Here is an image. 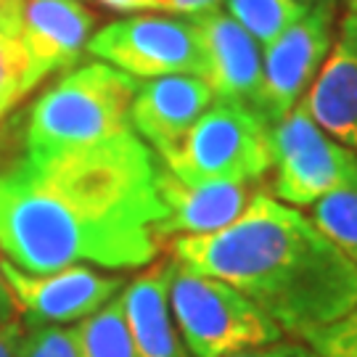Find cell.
<instances>
[{
	"label": "cell",
	"instance_id": "cell-1",
	"mask_svg": "<svg viewBox=\"0 0 357 357\" xmlns=\"http://www.w3.org/2000/svg\"><path fill=\"white\" fill-rule=\"evenodd\" d=\"M156 175L135 130L53 156L0 146V255L26 273L151 265L165 220Z\"/></svg>",
	"mask_w": 357,
	"mask_h": 357
},
{
	"label": "cell",
	"instance_id": "cell-2",
	"mask_svg": "<svg viewBox=\"0 0 357 357\" xmlns=\"http://www.w3.org/2000/svg\"><path fill=\"white\" fill-rule=\"evenodd\" d=\"M172 262L230 283L296 339L357 302L355 265L310 217L265 191L222 230L175 238Z\"/></svg>",
	"mask_w": 357,
	"mask_h": 357
},
{
	"label": "cell",
	"instance_id": "cell-3",
	"mask_svg": "<svg viewBox=\"0 0 357 357\" xmlns=\"http://www.w3.org/2000/svg\"><path fill=\"white\" fill-rule=\"evenodd\" d=\"M138 79L106 61L72 66L56 85L40 93L19 125L16 151L53 156L96 146L132 130L130 106Z\"/></svg>",
	"mask_w": 357,
	"mask_h": 357
},
{
	"label": "cell",
	"instance_id": "cell-4",
	"mask_svg": "<svg viewBox=\"0 0 357 357\" xmlns=\"http://www.w3.org/2000/svg\"><path fill=\"white\" fill-rule=\"evenodd\" d=\"M167 299L180 342L193 357H230L286 336L281 326L238 289L212 275L183 270L175 262Z\"/></svg>",
	"mask_w": 357,
	"mask_h": 357
},
{
	"label": "cell",
	"instance_id": "cell-5",
	"mask_svg": "<svg viewBox=\"0 0 357 357\" xmlns=\"http://www.w3.org/2000/svg\"><path fill=\"white\" fill-rule=\"evenodd\" d=\"M159 162L188 185L259 183L273 169V125L243 103L215 98L178 149Z\"/></svg>",
	"mask_w": 357,
	"mask_h": 357
},
{
	"label": "cell",
	"instance_id": "cell-6",
	"mask_svg": "<svg viewBox=\"0 0 357 357\" xmlns=\"http://www.w3.org/2000/svg\"><path fill=\"white\" fill-rule=\"evenodd\" d=\"M273 193L289 206H312L323 196L357 191V151L310 116L302 101L273 128Z\"/></svg>",
	"mask_w": 357,
	"mask_h": 357
},
{
	"label": "cell",
	"instance_id": "cell-7",
	"mask_svg": "<svg viewBox=\"0 0 357 357\" xmlns=\"http://www.w3.org/2000/svg\"><path fill=\"white\" fill-rule=\"evenodd\" d=\"M88 53L135 79L204 77V53L191 16L132 13L93 32Z\"/></svg>",
	"mask_w": 357,
	"mask_h": 357
},
{
	"label": "cell",
	"instance_id": "cell-8",
	"mask_svg": "<svg viewBox=\"0 0 357 357\" xmlns=\"http://www.w3.org/2000/svg\"><path fill=\"white\" fill-rule=\"evenodd\" d=\"M0 273L13 296L16 312L32 326L82 323L116 299L125 281L103 275L88 265H69L53 273H26L0 259Z\"/></svg>",
	"mask_w": 357,
	"mask_h": 357
},
{
	"label": "cell",
	"instance_id": "cell-9",
	"mask_svg": "<svg viewBox=\"0 0 357 357\" xmlns=\"http://www.w3.org/2000/svg\"><path fill=\"white\" fill-rule=\"evenodd\" d=\"M336 0H320L291 24L275 43L262 51L265 64V101L262 116L275 128L296 103L305 98L312 79L333 45Z\"/></svg>",
	"mask_w": 357,
	"mask_h": 357
},
{
	"label": "cell",
	"instance_id": "cell-10",
	"mask_svg": "<svg viewBox=\"0 0 357 357\" xmlns=\"http://www.w3.org/2000/svg\"><path fill=\"white\" fill-rule=\"evenodd\" d=\"M191 19L202 40L204 79L209 82L215 98L243 103L262 114V101H265L262 45L228 11L217 8Z\"/></svg>",
	"mask_w": 357,
	"mask_h": 357
},
{
	"label": "cell",
	"instance_id": "cell-11",
	"mask_svg": "<svg viewBox=\"0 0 357 357\" xmlns=\"http://www.w3.org/2000/svg\"><path fill=\"white\" fill-rule=\"evenodd\" d=\"M96 13L85 0H26L19 43L26 59V88L35 90L53 72L72 69L88 51Z\"/></svg>",
	"mask_w": 357,
	"mask_h": 357
},
{
	"label": "cell",
	"instance_id": "cell-12",
	"mask_svg": "<svg viewBox=\"0 0 357 357\" xmlns=\"http://www.w3.org/2000/svg\"><path fill=\"white\" fill-rule=\"evenodd\" d=\"M212 101L215 93L204 77L169 75L138 79L130 125L159 159H165L183 143Z\"/></svg>",
	"mask_w": 357,
	"mask_h": 357
},
{
	"label": "cell",
	"instance_id": "cell-13",
	"mask_svg": "<svg viewBox=\"0 0 357 357\" xmlns=\"http://www.w3.org/2000/svg\"><path fill=\"white\" fill-rule=\"evenodd\" d=\"M302 103L318 128L357 151V13L339 19L331 51Z\"/></svg>",
	"mask_w": 357,
	"mask_h": 357
},
{
	"label": "cell",
	"instance_id": "cell-14",
	"mask_svg": "<svg viewBox=\"0 0 357 357\" xmlns=\"http://www.w3.org/2000/svg\"><path fill=\"white\" fill-rule=\"evenodd\" d=\"M159 196L165 204V220L159 222V241L180 236H204L230 225L255 199L257 183H206L188 185L167 172L159 162Z\"/></svg>",
	"mask_w": 357,
	"mask_h": 357
},
{
	"label": "cell",
	"instance_id": "cell-15",
	"mask_svg": "<svg viewBox=\"0 0 357 357\" xmlns=\"http://www.w3.org/2000/svg\"><path fill=\"white\" fill-rule=\"evenodd\" d=\"M169 273L172 262H159L122 289L135 357H185V347L169 315Z\"/></svg>",
	"mask_w": 357,
	"mask_h": 357
},
{
	"label": "cell",
	"instance_id": "cell-16",
	"mask_svg": "<svg viewBox=\"0 0 357 357\" xmlns=\"http://www.w3.org/2000/svg\"><path fill=\"white\" fill-rule=\"evenodd\" d=\"M79 357H135L122 294L75 326Z\"/></svg>",
	"mask_w": 357,
	"mask_h": 357
},
{
	"label": "cell",
	"instance_id": "cell-17",
	"mask_svg": "<svg viewBox=\"0 0 357 357\" xmlns=\"http://www.w3.org/2000/svg\"><path fill=\"white\" fill-rule=\"evenodd\" d=\"M222 6L262 45V51L296 24L310 8L299 0H225Z\"/></svg>",
	"mask_w": 357,
	"mask_h": 357
},
{
	"label": "cell",
	"instance_id": "cell-18",
	"mask_svg": "<svg viewBox=\"0 0 357 357\" xmlns=\"http://www.w3.org/2000/svg\"><path fill=\"white\" fill-rule=\"evenodd\" d=\"M310 209L315 228L357 268V191L323 196Z\"/></svg>",
	"mask_w": 357,
	"mask_h": 357
},
{
	"label": "cell",
	"instance_id": "cell-19",
	"mask_svg": "<svg viewBox=\"0 0 357 357\" xmlns=\"http://www.w3.org/2000/svg\"><path fill=\"white\" fill-rule=\"evenodd\" d=\"M305 342L318 357H357V302L342 318L305 333Z\"/></svg>",
	"mask_w": 357,
	"mask_h": 357
},
{
	"label": "cell",
	"instance_id": "cell-20",
	"mask_svg": "<svg viewBox=\"0 0 357 357\" xmlns=\"http://www.w3.org/2000/svg\"><path fill=\"white\" fill-rule=\"evenodd\" d=\"M26 93V59L22 43L13 35L0 32V116L8 114Z\"/></svg>",
	"mask_w": 357,
	"mask_h": 357
},
{
	"label": "cell",
	"instance_id": "cell-21",
	"mask_svg": "<svg viewBox=\"0 0 357 357\" xmlns=\"http://www.w3.org/2000/svg\"><path fill=\"white\" fill-rule=\"evenodd\" d=\"M19 357H79L75 328L38 326L24 331Z\"/></svg>",
	"mask_w": 357,
	"mask_h": 357
},
{
	"label": "cell",
	"instance_id": "cell-22",
	"mask_svg": "<svg viewBox=\"0 0 357 357\" xmlns=\"http://www.w3.org/2000/svg\"><path fill=\"white\" fill-rule=\"evenodd\" d=\"M230 357H318V355L305 342H286V339H281V342H273V344L243 349V352Z\"/></svg>",
	"mask_w": 357,
	"mask_h": 357
},
{
	"label": "cell",
	"instance_id": "cell-23",
	"mask_svg": "<svg viewBox=\"0 0 357 357\" xmlns=\"http://www.w3.org/2000/svg\"><path fill=\"white\" fill-rule=\"evenodd\" d=\"M225 0H165L162 11L175 16H202V13L217 11Z\"/></svg>",
	"mask_w": 357,
	"mask_h": 357
},
{
	"label": "cell",
	"instance_id": "cell-24",
	"mask_svg": "<svg viewBox=\"0 0 357 357\" xmlns=\"http://www.w3.org/2000/svg\"><path fill=\"white\" fill-rule=\"evenodd\" d=\"M26 0H0V32L19 38Z\"/></svg>",
	"mask_w": 357,
	"mask_h": 357
},
{
	"label": "cell",
	"instance_id": "cell-25",
	"mask_svg": "<svg viewBox=\"0 0 357 357\" xmlns=\"http://www.w3.org/2000/svg\"><path fill=\"white\" fill-rule=\"evenodd\" d=\"M22 339H24V326L19 320L0 326V357H19Z\"/></svg>",
	"mask_w": 357,
	"mask_h": 357
},
{
	"label": "cell",
	"instance_id": "cell-26",
	"mask_svg": "<svg viewBox=\"0 0 357 357\" xmlns=\"http://www.w3.org/2000/svg\"><path fill=\"white\" fill-rule=\"evenodd\" d=\"M96 3L116 13H146L165 8V0H96Z\"/></svg>",
	"mask_w": 357,
	"mask_h": 357
},
{
	"label": "cell",
	"instance_id": "cell-27",
	"mask_svg": "<svg viewBox=\"0 0 357 357\" xmlns=\"http://www.w3.org/2000/svg\"><path fill=\"white\" fill-rule=\"evenodd\" d=\"M11 320H19V312H16V305H13V296L8 291V286L3 281V273H0V326L11 323Z\"/></svg>",
	"mask_w": 357,
	"mask_h": 357
},
{
	"label": "cell",
	"instance_id": "cell-28",
	"mask_svg": "<svg viewBox=\"0 0 357 357\" xmlns=\"http://www.w3.org/2000/svg\"><path fill=\"white\" fill-rule=\"evenodd\" d=\"M342 3H344V6H347V8H349L352 13H357V0H342Z\"/></svg>",
	"mask_w": 357,
	"mask_h": 357
},
{
	"label": "cell",
	"instance_id": "cell-29",
	"mask_svg": "<svg viewBox=\"0 0 357 357\" xmlns=\"http://www.w3.org/2000/svg\"><path fill=\"white\" fill-rule=\"evenodd\" d=\"M299 3H305V6H315V3H320V0H299Z\"/></svg>",
	"mask_w": 357,
	"mask_h": 357
},
{
	"label": "cell",
	"instance_id": "cell-30",
	"mask_svg": "<svg viewBox=\"0 0 357 357\" xmlns=\"http://www.w3.org/2000/svg\"><path fill=\"white\" fill-rule=\"evenodd\" d=\"M0 119H3V116H0Z\"/></svg>",
	"mask_w": 357,
	"mask_h": 357
}]
</instances>
